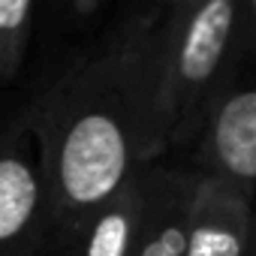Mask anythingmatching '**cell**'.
<instances>
[{
	"instance_id": "1",
	"label": "cell",
	"mask_w": 256,
	"mask_h": 256,
	"mask_svg": "<svg viewBox=\"0 0 256 256\" xmlns=\"http://www.w3.org/2000/svg\"><path fill=\"white\" fill-rule=\"evenodd\" d=\"M163 6H120L90 58L42 94H22L42 145L48 229L118 196L163 160L151 52Z\"/></svg>"
},
{
	"instance_id": "2",
	"label": "cell",
	"mask_w": 256,
	"mask_h": 256,
	"mask_svg": "<svg viewBox=\"0 0 256 256\" xmlns=\"http://www.w3.org/2000/svg\"><path fill=\"white\" fill-rule=\"evenodd\" d=\"M238 0H172L154 28L163 160H181L235 70Z\"/></svg>"
},
{
	"instance_id": "3",
	"label": "cell",
	"mask_w": 256,
	"mask_h": 256,
	"mask_svg": "<svg viewBox=\"0 0 256 256\" xmlns=\"http://www.w3.org/2000/svg\"><path fill=\"white\" fill-rule=\"evenodd\" d=\"M48 232V184L30 102L0 106V256H40Z\"/></svg>"
},
{
	"instance_id": "4",
	"label": "cell",
	"mask_w": 256,
	"mask_h": 256,
	"mask_svg": "<svg viewBox=\"0 0 256 256\" xmlns=\"http://www.w3.org/2000/svg\"><path fill=\"white\" fill-rule=\"evenodd\" d=\"M181 163L256 196V66L235 60Z\"/></svg>"
},
{
	"instance_id": "5",
	"label": "cell",
	"mask_w": 256,
	"mask_h": 256,
	"mask_svg": "<svg viewBox=\"0 0 256 256\" xmlns=\"http://www.w3.org/2000/svg\"><path fill=\"white\" fill-rule=\"evenodd\" d=\"M151 169L118 196L48 229L40 256H133L148 205Z\"/></svg>"
},
{
	"instance_id": "6",
	"label": "cell",
	"mask_w": 256,
	"mask_h": 256,
	"mask_svg": "<svg viewBox=\"0 0 256 256\" xmlns=\"http://www.w3.org/2000/svg\"><path fill=\"white\" fill-rule=\"evenodd\" d=\"M256 241V196L196 175L187 217V256H250Z\"/></svg>"
},
{
	"instance_id": "7",
	"label": "cell",
	"mask_w": 256,
	"mask_h": 256,
	"mask_svg": "<svg viewBox=\"0 0 256 256\" xmlns=\"http://www.w3.org/2000/svg\"><path fill=\"white\" fill-rule=\"evenodd\" d=\"M196 172L181 160L151 166L148 205L133 256H187V217Z\"/></svg>"
},
{
	"instance_id": "8",
	"label": "cell",
	"mask_w": 256,
	"mask_h": 256,
	"mask_svg": "<svg viewBox=\"0 0 256 256\" xmlns=\"http://www.w3.org/2000/svg\"><path fill=\"white\" fill-rule=\"evenodd\" d=\"M40 12L42 4L34 0H0V88L28 78L40 34Z\"/></svg>"
},
{
	"instance_id": "9",
	"label": "cell",
	"mask_w": 256,
	"mask_h": 256,
	"mask_svg": "<svg viewBox=\"0 0 256 256\" xmlns=\"http://www.w3.org/2000/svg\"><path fill=\"white\" fill-rule=\"evenodd\" d=\"M235 60L256 66V0H238Z\"/></svg>"
},
{
	"instance_id": "10",
	"label": "cell",
	"mask_w": 256,
	"mask_h": 256,
	"mask_svg": "<svg viewBox=\"0 0 256 256\" xmlns=\"http://www.w3.org/2000/svg\"><path fill=\"white\" fill-rule=\"evenodd\" d=\"M250 256H256V241H253V253H250Z\"/></svg>"
}]
</instances>
